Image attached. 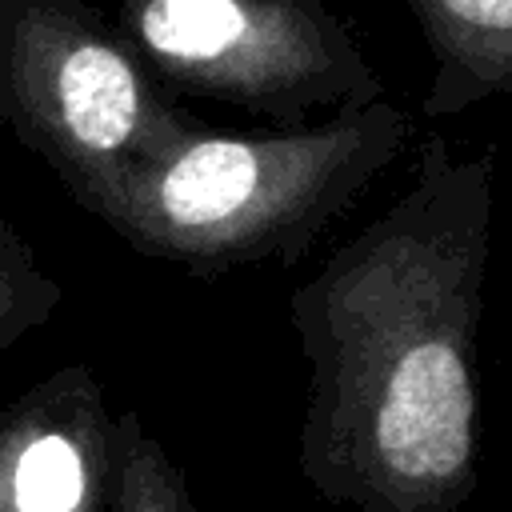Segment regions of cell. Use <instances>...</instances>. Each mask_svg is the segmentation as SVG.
Here are the masks:
<instances>
[{
  "instance_id": "cell-1",
  "label": "cell",
  "mask_w": 512,
  "mask_h": 512,
  "mask_svg": "<svg viewBox=\"0 0 512 512\" xmlns=\"http://www.w3.org/2000/svg\"><path fill=\"white\" fill-rule=\"evenodd\" d=\"M496 148L428 136L408 188L288 296L308 360L296 468L344 512H460L476 492V344Z\"/></svg>"
},
{
  "instance_id": "cell-2",
  "label": "cell",
  "mask_w": 512,
  "mask_h": 512,
  "mask_svg": "<svg viewBox=\"0 0 512 512\" xmlns=\"http://www.w3.org/2000/svg\"><path fill=\"white\" fill-rule=\"evenodd\" d=\"M416 124L384 96L288 132L188 128L156 160L76 200L132 252L196 276L296 264L408 148Z\"/></svg>"
},
{
  "instance_id": "cell-3",
  "label": "cell",
  "mask_w": 512,
  "mask_h": 512,
  "mask_svg": "<svg viewBox=\"0 0 512 512\" xmlns=\"http://www.w3.org/2000/svg\"><path fill=\"white\" fill-rule=\"evenodd\" d=\"M0 120L72 200L200 124L96 0H0Z\"/></svg>"
},
{
  "instance_id": "cell-4",
  "label": "cell",
  "mask_w": 512,
  "mask_h": 512,
  "mask_svg": "<svg viewBox=\"0 0 512 512\" xmlns=\"http://www.w3.org/2000/svg\"><path fill=\"white\" fill-rule=\"evenodd\" d=\"M164 88L296 124L384 96L352 28L324 0H108Z\"/></svg>"
},
{
  "instance_id": "cell-5",
  "label": "cell",
  "mask_w": 512,
  "mask_h": 512,
  "mask_svg": "<svg viewBox=\"0 0 512 512\" xmlns=\"http://www.w3.org/2000/svg\"><path fill=\"white\" fill-rule=\"evenodd\" d=\"M116 416L88 364L0 408V512H112Z\"/></svg>"
},
{
  "instance_id": "cell-6",
  "label": "cell",
  "mask_w": 512,
  "mask_h": 512,
  "mask_svg": "<svg viewBox=\"0 0 512 512\" xmlns=\"http://www.w3.org/2000/svg\"><path fill=\"white\" fill-rule=\"evenodd\" d=\"M408 8L432 60L428 116L512 96V0H408Z\"/></svg>"
},
{
  "instance_id": "cell-7",
  "label": "cell",
  "mask_w": 512,
  "mask_h": 512,
  "mask_svg": "<svg viewBox=\"0 0 512 512\" xmlns=\"http://www.w3.org/2000/svg\"><path fill=\"white\" fill-rule=\"evenodd\" d=\"M112 512H196L184 468L160 448L136 408L116 416Z\"/></svg>"
},
{
  "instance_id": "cell-8",
  "label": "cell",
  "mask_w": 512,
  "mask_h": 512,
  "mask_svg": "<svg viewBox=\"0 0 512 512\" xmlns=\"http://www.w3.org/2000/svg\"><path fill=\"white\" fill-rule=\"evenodd\" d=\"M60 300V280L40 264L24 232L0 216V356L40 328Z\"/></svg>"
}]
</instances>
